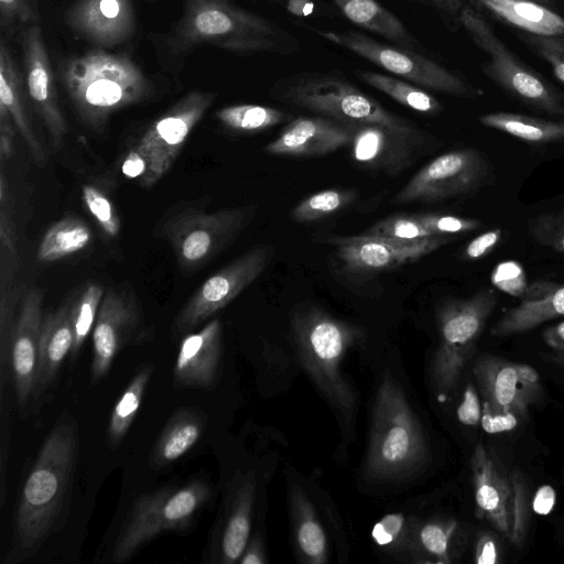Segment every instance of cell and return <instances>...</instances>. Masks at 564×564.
I'll list each match as a JSON object with an SVG mask.
<instances>
[{
  "label": "cell",
  "mask_w": 564,
  "mask_h": 564,
  "mask_svg": "<svg viewBox=\"0 0 564 564\" xmlns=\"http://www.w3.org/2000/svg\"><path fill=\"white\" fill-rule=\"evenodd\" d=\"M358 199L355 188H326L303 198L291 210L293 221L306 224L328 218Z\"/></svg>",
  "instance_id": "74e56055"
},
{
  "label": "cell",
  "mask_w": 564,
  "mask_h": 564,
  "mask_svg": "<svg viewBox=\"0 0 564 564\" xmlns=\"http://www.w3.org/2000/svg\"><path fill=\"white\" fill-rule=\"evenodd\" d=\"M417 218L433 236L466 234L481 227L479 220L441 213H416Z\"/></svg>",
  "instance_id": "bcb514c9"
},
{
  "label": "cell",
  "mask_w": 564,
  "mask_h": 564,
  "mask_svg": "<svg viewBox=\"0 0 564 564\" xmlns=\"http://www.w3.org/2000/svg\"><path fill=\"white\" fill-rule=\"evenodd\" d=\"M216 99L212 91L193 90L151 122L132 147L145 161V187L160 181L174 164L189 134Z\"/></svg>",
  "instance_id": "7c38bea8"
},
{
  "label": "cell",
  "mask_w": 564,
  "mask_h": 564,
  "mask_svg": "<svg viewBox=\"0 0 564 564\" xmlns=\"http://www.w3.org/2000/svg\"><path fill=\"white\" fill-rule=\"evenodd\" d=\"M531 236L541 245L564 252V209L536 217L531 225Z\"/></svg>",
  "instance_id": "7dc6e473"
},
{
  "label": "cell",
  "mask_w": 564,
  "mask_h": 564,
  "mask_svg": "<svg viewBox=\"0 0 564 564\" xmlns=\"http://www.w3.org/2000/svg\"><path fill=\"white\" fill-rule=\"evenodd\" d=\"M521 417L512 411L494 410L485 401L481 410L480 425L485 432L490 434L502 433L513 430Z\"/></svg>",
  "instance_id": "f907efd6"
},
{
  "label": "cell",
  "mask_w": 564,
  "mask_h": 564,
  "mask_svg": "<svg viewBox=\"0 0 564 564\" xmlns=\"http://www.w3.org/2000/svg\"><path fill=\"white\" fill-rule=\"evenodd\" d=\"M43 291L32 286L23 292L9 344V369L18 405L26 410L34 401L39 346L44 321Z\"/></svg>",
  "instance_id": "e0dca14e"
},
{
  "label": "cell",
  "mask_w": 564,
  "mask_h": 564,
  "mask_svg": "<svg viewBox=\"0 0 564 564\" xmlns=\"http://www.w3.org/2000/svg\"><path fill=\"white\" fill-rule=\"evenodd\" d=\"M291 326L301 361L324 398L349 420L356 408L354 391L341 373L343 359L362 330L335 318L315 304L297 305Z\"/></svg>",
  "instance_id": "277c9868"
},
{
  "label": "cell",
  "mask_w": 564,
  "mask_h": 564,
  "mask_svg": "<svg viewBox=\"0 0 564 564\" xmlns=\"http://www.w3.org/2000/svg\"><path fill=\"white\" fill-rule=\"evenodd\" d=\"M434 8L443 17L458 21L459 13L465 4L464 0H417Z\"/></svg>",
  "instance_id": "91938a15"
},
{
  "label": "cell",
  "mask_w": 564,
  "mask_h": 564,
  "mask_svg": "<svg viewBox=\"0 0 564 564\" xmlns=\"http://www.w3.org/2000/svg\"><path fill=\"white\" fill-rule=\"evenodd\" d=\"M456 527L454 520H436L421 525L416 529V550H422L436 563H451L448 549Z\"/></svg>",
  "instance_id": "b9f144b4"
},
{
  "label": "cell",
  "mask_w": 564,
  "mask_h": 564,
  "mask_svg": "<svg viewBox=\"0 0 564 564\" xmlns=\"http://www.w3.org/2000/svg\"><path fill=\"white\" fill-rule=\"evenodd\" d=\"M458 22L488 56L482 72L491 80L511 97L530 107L550 115L564 116V104L555 88L507 47L478 9L465 3Z\"/></svg>",
  "instance_id": "ba28073f"
},
{
  "label": "cell",
  "mask_w": 564,
  "mask_h": 564,
  "mask_svg": "<svg viewBox=\"0 0 564 564\" xmlns=\"http://www.w3.org/2000/svg\"><path fill=\"white\" fill-rule=\"evenodd\" d=\"M520 39L552 68L564 85V36H545L521 33Z\"/></svg>",
  "instance_id": "f6af8a7d"
},
{
  "label": "cell",
  "mask_w": 564,
  "mask_h": 564,
  "mask_svg": "<svg viewBox=\"0 0 564 564\" xmlns=\"http://www.w3.org/2000/svg\"><path fill=\"white\" fill-rule=\"evenodd\" d=\"M254 492L252 473L238 475L234 479L208 545L210 562L231 564L241 557L249 543Z\"/></svg>",
  "instance_id": "d6986e66"
},
{
  "label": "cell",
  "mask_w": 564,
  "mask_h": 564,
  "mask_svg": "<svg viewBox=\"0 0 564 564\" xmlns=\"http://www.w3.org/2000/svg\"><path fill=\"white\" fill-rule=\"evenodd\" d=\"M36 20L37 14L31 6V0H0V23L3 30L17 21L28 23Z\"/></svg>",
  "instance_id": "816d5d0a"
},
{
  "label": "cell",
  "mask_w": 564,
  "mask_h": 564,
  "mask_svg": "<svg viewBox=\"0 0 564 564\" xmlns=\"http://www.w3.org/2000/svg\"><path fill=\"white\" fill-rule=\"evenodd\" d=\"M498 20L523 33L564 36V18L544 4L531 0H473Z\"/></svg>",
  "instance_id": "83f0119b"
},
{
  "label": "cell",
  "mask_w": 564,
  "mask_h": 564,
  "mask_svg": "<svg viewBox=\"0 0 564 564\" xmlns=\"http://www.w3.org/2000/svg\"><path fill=\"white\" fill-rule=\"evenodd\" d=\"M15 126L8 112L0 110V163H4L12 156Z\"/></svg>",
  "instance_id": "9f6ffc18"
},
{
  "label": "cell",
  "mask_w": 564,
  "mask_h": 564,
  "mask_svg": "<svg viewBox=\"0 0 564 564\" xmlns=\"http://www.w3.org/2000/svg\"><path fill=\"white\" fill-rule=\"evenodd\" d=\"M555 490L551 486L540 487L532 501L533 511L539 514L550 513L555 503Z\"/></svg>",
  "instance_id": "680465c9"
},
{
  "label": "cell",
  "mask_w": 564,
  "mask_h": 564,
  "mask_svg": "<svg viewBox=\"0 0 564 564\" xmlns=\"http://www.w3.org/2000/svg\"><path fill=\"white\" fill-rule=\"evenodd\" d=\"M6 390L0 391V505L7 497V470L10 448V408L7 403Z\"/></svg>",
  "instance_id": "681fc988"
},
{
  "label": "cell",
  "mask_w": 564,
  "mask_h": 564,
  "mask_svg": "<svg viewBox=\"0 0 564 564\" xmlns=\"http://www.w3.org/2000/svg\"><path fill=\"white\" fill-rule=\"evenodd\" d=\"M512 489L511 531L510 542L514 546H522L529 522V496L527 485L519 471H513L510 477Z\"/></svg>",
  "instance_id": "ee69618b"
},
{
  "label": "cell",
  "mask_w": 564,
  "mask_h": 564,
  "mask_svg": "<svg viewBox=\"0 0 564 564\" xmlns=\"http://www.w3.org/2000/svg\"><path fill=\"white\" fill-rule=\"evenodd\" d=\"M223 355V326L218 318L198 332L186 334L180 344L173 378L176 387L207 389L218 378Z\"/></svg>",
  "instance_id": "7402d4cb"
},
{
  "label": "cell",
  "mask_w": 564,
  "mask_h": 564,
  "mask_svg": "<svg viewBox=\"0 0 564 564\" xmlns=\"http://www.w3.org/2000/svg\"><path fill=\"white\" fill-rule=\"evenodd\" d=\"M544 341L553 350L557 352H564V322H561L554 326L545 329L543 334Z\"/></svg>",
  "instance_id": "6125c7cd"
},
{
  "label": "cell",
  "mask_w": 564,
  "mask_h": 564,
  "mask_svg": "<svg viewBox=\"0 0 564 564\" xmlns=\"http://www.w3.org/2000/svg\"><path fill=\"white\" fill-rule=\"evenodd\" d=\"M360 235L400 241H413L433 237L417 218L416 214L404 213L390 215L375 223Z\"/></svg>",
  "instance_id": "60d3db41"
},
{
  "label": "cell",
  "mask_w": 564,
  "mask_h": 564,
  "mask_svg": "<svg viewBox=\"0 0 564 564\" xmlns=\"http://www.w3.org/2000/svg\"><path fill=\"white\" fill-rule=\"evenodd\" d=\"M31 1H34V0H31Z\"/></svg>",
  "instance_id": "003e7915"
},
{
  "label": "cell",
  "mask_w": 564,
  "mask_h": 564,
  "mask_svg": "<svg viewBox=\"0 0 564 564\" xmlns=\"http://www.w3.org/2000/svg\"><path fill=\"white\" fill-rule=\"evenodd\" d=\"M74 345V332L70 316V300L43 321L34 401L53 389L62 365Z\"/></svg>",
  "instance_id": "484cf974"
},
{
  "label": "cell",
  "mask_w": 564,
  "mask_h": 564,
  "mask_svg": "<svg viewBox=\"0 0 564 564\" xmlns=\"http://www.w3.org/2000/svg\"><path fill=\"white\" fill-rule=\"evenodd\" d=\"M138 304L127 291L109 289L100 303L93 329L91 379H102L117 356L127 345L149 339Z\"/></svg>",
  "instance_id": "2e32d148"
},
{
  "label": "cell",
  "mask_w": 564,
  "mask_h": 564,
  "mask_svg": "<svg viewBox=\"0 0 564 564\" xmlns=\"http://www.w3.org/2000/svg\"><path fill=\"white\" fill-rule=\"evenodd\" d=\"M212 496L210 485L200 478L140 496L117 534L111 560L126 562L158 535L191 528Z\"/></svg>",
  "instance_id": "52a82bcc"
},
{
  "label": "cell",
  "mask_w": 564,
  "mask_h": 564,
  "mask_svg": "<svg viewBox=\"0 0 564 564\" xmlns=\"http://www.w3.org/2000/svg\"><path fill=\"white\" fill-rule=\"evenodd\" d=\"M492 284L512 296L523 297L528 288L523 269L516 261L499 263L491 274Z\"/></svg>",
  "instance_id": "c3c4849f"
},
{
  "label": "cell",
  "mask_w": 564,
  "mask_h": 564,
  "mask_svg": "<svg viewBox=\"0 0 564 564\" xmlns=\"http://www.w3.org/2000/svg\"><path fill=\"white\" fill-rule=\"evenodd\" d=\"M22 74L3 40L0 42V110L11 117L37 165L47 162V153L36 134L26 111Z\"/></svg>",
  "instance_id": "4316f807"
},
{
  "label": "cell",
  "mask_w": 564,
  "mask_h": 564,
  "mask_svg": "<svg viewBox=\"0 0 564 564\" xmlns=\"http://www.w3.org/2000/svg\"><path fill=\"white\" fill-rule=\"evenodd\" d=\"M294 540L300 555L311 564H324L328 557L325 531L306 495L293 487L290 495Z\"/></svg>",
  "instance_id": "4dcf8cb0"
},
{
  "label": "cell",
  "mask_w": 564,
  "mask_h": 564,
  "mask_svg": "<svg viewBox=\"0 0 564 564\" xmlns=\"http://www.w3.org/2000/svg\"><path fill=\"white\" fill-rule=\"evenodd\" d=\"M531 1H535V2H539V3H542V4H549V3H554L557 0H531Z\"/></svg>",
  "instance_id": "03108f58"
},
{
  "label": "cell",
  "mask_w": 564,
  "mask_h": 564,
  "mask_svg": "<svg viewBox=\"0 0 564 564\" xmlns=\"http://www.w3.org/2000/svg\"><path fill=\"white\" fill-rule=\"evenodd\" d=\"M564 316V284H557L547 296L536 301H522L510 308L491 329L494 336H509L528 332L542 323Z\"/></svg>",
  "instance_id": "1f68e13d"
},
{
  "label": "cell",
  "mask_w": 564,
  "mask_h": 564,
  "mask_svg": "<svg viewBox=\"0 0 564 564\" xmlns=\"http://www.w3.org/2000/svg\"><path fill=\"white\" fill-rule=\"evenodd\" d=\"M356 126L324 116H301L291 120L278 138L264 147V151L273 156L326 155L349 147Z\"/></svg>",
  "instance_id": "ffe728a7"
},
{
  "label": "cell",
  "mask_w": 564,
  "mask_h": 564,
  "mask_svg": "<svg viewBox=\"0 0 564 564\" xmlns=\"http://www.w3.org/2000/svg\"><path fill=\"white\" fill-rule=\"evenodd\" d=\"M454 239V236H433L400 241L357 235L330 237L327 242L335 246V259L344 273L367 276L415 262Z\"/></svg>",
  "instance_id": "5bb4252c"
},
{
  "label": "cell",
  "mask_w": 564,
  "mask_h": 564,
  "mask_svg": "<svg viewBox=\"0 0 564 564\" xmlns=\"http://www.w3.org/2000/svg\"><path fill=\"white\" fill-rule=\"evenodd\" d=\"M318 33L329 42L425 90L464 98L477 96V90L460 76L413 50L381 43L356 31Z\"/></svg>",
  "instance_id": "8fae6325"
},
{
  "label": "cell",
  "mask_w": 564,
  "mask_h": 564,
  "mask_svg": "<svg viewBox=\"0 0 564 564\" xmlns=\"http://www.w3.org/2000/svg\"><path fill=\"white\" fill-rule=\"evenodd\" d=\"M104 294L101 284L88 282L70 300V316L74 332V345L70 355L73 357L77 356L88 335L93 333Z\"/></svg>",
  "instance_id": "f35d334b"
},
{
  "label": "cell",
  "mask_w": 564,
  "mask_h": 564,
  "mask_svg": "<svg viewBox=\"0 0 564 564\" xmlns=\"http://www.w3.org/2000/svg\"><path fill=\"white\" fill-rule=\"evenodd\" d=\"M273 254V247L258 245L212 274L176 316L173 334L186 335L226 307L260 276Z\"/></svg>",
  "instance_id": "4fadbf2b"
},
{
  "label": "cell",
  "mask_w": 564,
  "mask_h": 564,
  "mask_svg": "<svg viewBox=\"0 0 564 564\" xmlns=\"http://www.w3.org/2000/svg\"><path fill=\"white\" fill-rule=\"evenodd\" d=\"M153 372L152 366L141 367L117 400L107 429L109 443L118 445L137 416Z\"/></svg>",
  "instance_id": "d590c367"
},
{
  "label": "cell",
  "mask_w": 564,
  "mask_h": 564,
  "mask_svg": "<svg viewBox=\"0 0 564 564\" xmlns=\"http://www.w3.org/2000/svg\"><path fill=\"white\" fill-rule=\"evenodd\" d=\"M276 2H279L280 4L284 6L286 8V10L289 9V7L291 6V3L293 2V0H274Z\"/></svg>",
  "instance_id": "e7e4bbea"
},
{
  "label": "cell",
  "mask_w": 564,
  "mask_h": 564,
  "mask_svg": "<svg viewBox=\"0 0 564 564\" xmlns=\"http://www.w3.org/2000/svg\"><path fill=\"white\" fill-rule=\"evenodd\" d=\"M488 173L484 156L474 149L446 152L423 165L395 194L394 204L437 202L477 188Z\"/></svg>",
  "instance_id": "9a60e30c"
},
{
  "label": "cell",
  "mask_w": 564,
  "mask_h": 564,
  "mask_svg": "<svg viewBox=\"0 0 564 564\" xmlns=\"http://www.w3.org/2000/svg\"><path fill=\"white\" fill-rule=\"evenodd\" d=\"M22 52L29 98L46 128L52 149L58 150L68 127L58 105L54 72L39 25H30L23 32Z\"/></svg>",
  "instance_id": "ac0fdd59"
},
{
  "label": "cell",
  "mask_w": 564,
  "mask_h": 564,
  "mask_svg": "<svg viewBox=\"0 0 564 564\" xmlns=\"http://www.w3.org/2000/svg\"><path fill=\"white\" fill-rule=\"evenodd\" d=\"M91 241L87 224L75 216H67L54 223L44 234L36 250L42 263L55 262L85 249Z\"/></svg>",
  "instance_id": "836d02e7"
},
{
  "label": "cell",
  "mask_w": 564,
  "mask_h": 564,
  "mask_svg": "<svg viewBox=\"0 0 564 564\" xmlns=\"http://www.w3.org/2000/svg\"><path fill=\"white\" fill-rule=\"evenodd\" d=\"M58 74L78 118L95 131L102 130L113 112L153 94L152 83L129 56L102 50L72 56Z\"/></svg>",
  "instance_id": "7a4b0ae2"
},
{
  "label": "cell",
  "mask_w": 564,
  "mask_h": 564,
  "mask_svg": "<svg viewBox=\"0 0 564 564\" xmlns=\"http://www.w3.org/2000/svg\"><path fill=\"white\" fill-rule=\"evenodd\" d=\"M556 285V283L550 281L533 282L528 285L523 295V301L541 300L552 293Z\"/></svg>",
  "instance_id": "94428289"
},
{
  "label": "cell",
  "mask_w": 564,
  "mask_h": 564,
  "mask_svg": "<svg viewBox=\"0 0 564 564\" xmlns=\"http://www.w3.org/2000/svg\"><path fill=\"white\" fill-rule=\"evenodd\" d=\"M481 406L479 397L471 382H467L463 399L457 408V417L465 425H477L480 423Z\"/></svg>",
  "instance_id": "f5cc1de1"
},
{
  "label": "cell",
  "mask_w": 564,
  "mask_h": 564,
  "mask_svg": "<svg viewBox=\"0 0 564 564\" xmlns=\"http://www.w3.org/2000/svg\"><path fill=\"white\" fill-rule=\"evenodd\" d=\"M355 73L367 85L412 110L431 116L442 110V104L433 95L412 83L375 72Z\"/></svg>",
  "instance_id": "e575fe53"
},
{
  "label": "cell",
  "mask_w": 564,
  "mask_h": 564,
  "mask_svg": "<svg viewBox=\"0 0 564 564\" xmlns=\"http://www.w3.org/2000/svg\"><path fill=\"white\" fill-rule=\"evenodd\" d=\"M427 457L421 424L402 387L386 371L372 406L365 474L373 480L401 479L419 470Z\"/></svg>",
  "instance_id": "3957f363"
},
{
  "label": "cell",
  "mask_w": 564,
  "mask_h": 564,
  "mask_svg": "<svg viewBox=\"0 0 564 564\" xmlns=\"http://www.w3.org/2000/svg\"><path fill=\"white\" fill-rule=\"evenodd\" d=\"M276 98L339 122L381 126L427 144L426 134L411 121L390 112L348 82L330 75L297 77L279 88Z\"/></svg>",
  "instance_id": "8992f818"
},
{
  "label": "cell",
  "mask_w": 564,
  "mask_h": 564,
  "mask_svg": "<svg viewBox=\"0 0 564 564\" xmlns=\"http://www.w3.org/2000/svg\"><path fill=\"white\" fill-rule=\"evenodd\" d=\"M496 304V293L486 289L440 307V344L431 370L433 384L438 392L446 394L456 387Z\"/></svg>",
  "instance_id": "9c48e42d"
},
{
  "label": "cell",
  "mask_w": 564,
  "mask_h": 564,
  "mask_svg": "<svg viewBox=\"0 0 564 564\" xmlns=\"http://www.w3.org/2000/svg\"><path fill=\"white\" fill-rule=\"evenodd\" d=\"M426 144L375 124L356 126L351 158L366 169L395 175L412 165Z\"/></svg>",
  "instance_id": "603a6c76"
},
{
  "label": "cell",
  "mask_w": 564,
  "mask_h": 564,
  "mask_svg": "<svg viewBox=\"0 0 564 564\" xmlns=\"http://www.w3.org/2000/svg\"><path fill=\"white\" fill-rule=\"evenodd\" d=\"M375 543L390 552H410L416 550V529L402 513H389L372 528Z\"/></svg>",
  "instance_id": "ab89813d"
},
{
  "label": "cell",
  "mask_w": 564,
  "mask_h": 564,
  "mask_svg": "<svg viewBox=\"0 0 564 564\" xmlns=\"http://www.w3.org/2000/svg\"><path fill=\"white\" fill-rule=\"evenodd\" d=\"M78 445L77 424L63 416L45 438L22 487L6 562L34 554L62 524L70 495Z\"/></svg>",
  "instance_id": "6da1fadb"
},
{
  "label": "cell",
  "mask_w": 564,
  "mask_h": 564,
  "mask_svg": "<svg viewBox=\"0 0 564 564\" xmlns=\"http://www.w3.org/2000/svg\"><path fill=\"white\" fill-rule=\"evenodd\" d=\"M121 170L126 176L137 180L141 184L147 174V164L143 158L131 148L123 159Z\"/></svg>",
  "instance_id": "6f0895ef"
},
{
  "label": "cell",
  "mask_w": 564,
  "mask_h": 564,
  "mask_svg": "<svg viewBox=\"0 0 564 564\" xmlns=\"http://www.w3.org/2000/svg\"><path fill=\"white\" fill-rule=\"evenodd\" d=\"M204 415L193 409H182L174 413L156 440L152 460L163 467L185 455L204 434Z\"/></svg>",
  "instance_id": "f1b7e54d"
},
{
  "label": "cell",
  "mask_w": 564,
  "mask_h": 564,
  "mask_svg": "<svg viewBox=\"0 0 564 564\" xmlns=\"http://www.w3.org/2000/svg\"><path fill=\"white\" fill-rule=\"evenodd\" d=\"M474 375L485 401L494 410L527 416L532 403L521 384L517 362L484 355L475 361Z\"/></svg>",
  "instance_id": "d4e9b609"
},
{
  "label": "cell",
  "mask_w": 564,
  "mask_h": 564,
  "mask_svg": "<svg viewBox=\"0 0 564 564\" xmlns=\"http://www.w3.org/2000/svg\"><path fill=\"white\" fill-rule=\"evenodd\" d=\"M217 120L237 132H259L289 120V113L261 105H232L218 109Z\"/></svg>",
  "instance_id": "8d00e7d4"
},
{
  "label": "cell",
  "mask_w": 564,
  "mask_h": 564,
  "mask_svg": "<svg viewBox=\"0 0 564 564\" xmlns=\"http://www.w3.org/2000/svg\"><path fill=\"white\" fill-rule=\"evenodd\" d=\"M241 564H263L265 563L262 546L258 540L248 543L241 557L238 561Z\"/></svg>",
  "instance_id": "be15d7a7"
},
{
  "label": "cell",
  "mask_w": 564,
  "mask_h": 564,
  "mask_svg": "<svg viewBox=\"0 0 564 564\" xmlns=\"http://www.w3.org/2000/svg\"><path fill=\"white\" fill-rule=\"evenodd\" d=\"M475 562L478 564H496L499 562V547L495 535L484 532L479 535L475 549Z\"/></svg>",
  "instance_id": "11a10c76"
},
{
  "label": "cell",
  "mask_w": 564,
  "mask_h": 564,
  "mask_svg": "<svg viewBox=\"0 0 564 564\" xmlns=\"http://www.w3.org/2000/svg\"><path fill=\"white\" fill-rule=\"evenodd\" d=\"M282 39L278 25L225 0H187L171 46L176 53L209 44L250 54L278 51Z\"/></svg>",
  "instance_id": "5b68a950"
},
{
  "label": "cell",
  "mask_w": 564,
  "mask_h": 564,
  "mask_svg": "<svg viewBox=\"0 0 564 564\" xmlns=\"http://www.w3.org/2000/svg\"><path fill=\"white\" fill-rule=\"evenodd\" d=\"M479 122L529 143L544 144L564 140V121L499 111L480 116Z\"/></svg>",
  "instance_id": "d6a6232c"
},
{
  "label": "cell",
  "mask_w": 564,
  "mask_h": 564,
  "mask_svg": "<svg viewBox=\"0 0 564 564\" xmlns=\"http://www.w3.org/2000/svg\"><path fill=\"white\" fill-rule=\"evenodd\" d=\"M502 236L499 228L490 229L474 238L464 250V258L478 260L490 253L498 245Z\"/></svg>",
  "instance_id": "db71d44e"
},
{
  "label": "cell",
  "mask_w": 564,
  "mask_h": 564,
  "mask_svg": "<svg viewBox=\"0 0 564 564\" xmlns=\"http://www.w3.org/2000/svg\"><path fill=\"white\" fill-rule=\"evenodd\" d=\"M68 26L98 47H113L134 32L131 0H78L66 13Z\"/></svg>",
  "instance_id": "44dd1931"
},
{
  "label": "cell",
  "mask_w": 564,
  "mask_h": 564,
  "mask_svg": "<svg viewBox=\"0 0 564 564\" xmlns=\"http://www.w3.org/2000/svg\"><path fill=\"white\" fill-rule=\"evenodd\" d=\"M354 24L381 35L395 45L413 50L415 40L404 24L376 0H333Z\"/></svg>",
  "instance_id": "f546056e"
},
{
  "label": "cell",
  "mask_w": 564,
  "mask_h": 564,
  "mask_svg": "<svg viewBox=\"0 0 564 564\" xmlns=\"http://www.w3.org/2000/svg\"><path fill=\"white\" fill-rule=\"evenodd\" d=\"M82 197L86 208L93 215L102 231L109 237H117L120 231L121 223L109 197L91 184L83 186Z\"/></svg>",
  "instance_id": "7bdbcfd3"
},
{
  "label": "cell",
  "mask_w": 564,
  "mask_h": 564,
  "mask_svg": "<svg viewBox=\"0 0 564 564\" xmlns=\"http://www.w3.org/2000/svg\"><path fill=\"white\" fill-rule=\"evenodd\" d=\"M476 513L507 539L511 531L512 489L494 458L478 444L471 456Z\"/></svg>",
  "instance_id": "cb8c5ba5"
},
{
  "label": "cell",
  "mask_w": 564,
  "mask_h": 564,
  "mask_svg": "<svg viewBox=\"0 0 564 564\" xmlns=\"http://www.w3.org/2000/svg\"><path fill=\"white\" fill-rule=\"evenodd\" d=\"M254 206L206 213L202 206H189L174 214L164 225L178 264L195 270L219 254L249 224Z\"/></svg>",
  "instance_id": "30bf717a"
}]
</instances>
